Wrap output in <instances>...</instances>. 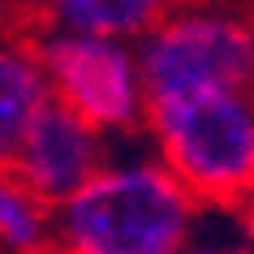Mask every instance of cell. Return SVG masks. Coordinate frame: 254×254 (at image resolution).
Segmentation results:
<instances>
[{
	"label": "cell",
	"instance_id": "52a82bcc",
	"mask_svg": "<svg viewBox=\"0 0 254 254\" xmlns=\"http://www.w3.org/2000/svg\"><path fill=\"white\" fill-rule=\"evenodd\" d=\"M168 0H52V13L82 39L147 35L164 22Z\"/></svg>",
	"mask_w": 254,
	"mask_h": 254
},
{
	"label": "cell",
	"instance_id": "5b68a950",
	"mask_svg": "<svg viewBox=\"0 0 254 254\" xmlns=\"http://www.w3.org/2000/svg\"><path fill=\"white\" fill-rule=\"evenodd\" d=\"M0 173L13 177L39 207L65 202L99 173V138L86 121L48 99V108L30 121L22 147Z\"/></svg>",
	"mask_w": 254,
	"mask_h": 254
},
{
	"label": "cell",
	"instance_id": "ba28073f",
	"mask_svg": "<svg viewBox=\"0 0 254 254\" xmlns=\"http://www.w3.org/2000/svg\"><path fill=\"white\" fill-rule=\"evenodd\" d=\"M0 241H9L13 250H35L43 241V207L4 173H0Z\"/></svg>",
	"mask_w": 254,
	"mask_h": 254
},
{
	"label": "cell",
	"instance_id": "6da1fadb",
	"mask_svg": "<svg viewBox=\"0 0 254 254\" xmlns=\"http://www.w3.org/2000/svg\"><path fill=\"white\" fill-rule=\"evenodd\" d=\"M147 117L164 147V173L190 202L246 207L254 181V121L237 91H198L147 99Z\"/></svg>",
	"mask_w": 254,
	"mask_h": 254
},
{
	"label": "cell",
	"instance_id": "8992f818",
	"mask_svg": "<svg viewBox=\"0 0 254 254\" xmlns=\"http://www.w3.org/2000/svg\"><path fill=\"white\" fill-rule=\"evenodd\" d=\"M48 99H52L48 78L30 56L0 52V168L13 160L30 121L48 108Z\"/></svg>",
	"mask_w": 254,
	"mask_h": 254
},
{
	"label": "cell",
	"instance_id": "7a4b0ae2",
	"mask_svg": "<svg viewBox=\"0 0 254 254\" xmlns=\"http://www.w3.org/2000/svg\"><path fill=\"white\" fill-rule=\"evenodd\" d=\"M194 202L164 168L95 173L65 198V254H177Z\"/></svg>",
	"mask_w": 254,
	"mask_h": 254
},
{
	"label": "cell",
	"instance_id": "3957f363",
	"mask_svg": "<svg viewBox=\"0 0 254 254\" xmlns=\"http://www.w3.org/2000/svg\"><path fill=\"white\" fill-rule=\"evenodd\" d=\"M254 69L250 30L228 17H177L155 26L142 48L138 86L142 99H173L198 91L246 95Z\"/></svg>",
	"mask_w": 254,
	"mask_h": 254
},
{
	"label": "cell",
	"instance_id": "277c9868",
	"mask_svg": "<svg viewBox=\"0 0 254 254\" xmlns=\"http://www.w3.org/2000/svg\"><path fill=\"white\" fill-rule=\"evenodd\" d=\"M39 69L48 78V91H56V104L69 108L91 129L134 125L142 112L138 65L112 39H48L39 48Z\"/></svg>",
	"mask_w": 254,
	"mask_h": 254
},
{
	"label": "cell",
	"instance_id": "9c48e42d",
	"mask_svg": "<svg viewBox=\"0 0 254 254\" xmlns=\"http://www.w3.org/2000/svg\"><path fill=\"white\" fill-rule=\"evenodd\" d=\"M194 254H250V250H194Z\"/></svg>",
	"mask_w": 254,
	"mask_h": 254
}]
</instances>
